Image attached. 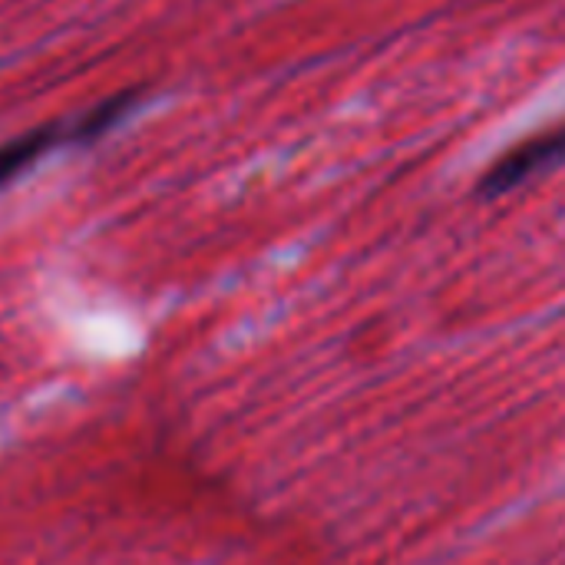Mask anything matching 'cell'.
<instances>
[{
    "instance_id": "7a4b0ae2",
    "label": "cell",
    "mask_w": 565,
    "mask_h": 565,
    "mask_svg": "<svg viewBox=\"0 0 565 565\" xmlns=\"http://www.w3.org/2000/svg\"><path fill=\"white\" fill-rule=\"evenodd\" d=\"M565 162V122L533 132L523 142H516L513 149H507L477 182V192L483 199H500L526 182H533L536 175L556 169Z\"/></svg>"
},
{
    "instance_id": "6da1fadb",
    "label": "cell",
    "mask_w": 565,
    "mask_h": 565,
    "mask_svg": "<svg viewBox=\"0 0 565 565\" xmlns=\"http://www.w3.org/2000/svg\"><path fill=\"white\" fill-rule=\"evenodd\" d=\"M146 99H149L146 86H129V89H119V93L93 103L83 113L40 122V126L26 129V132L13 136L7 142H0V189L13 185L20 175H26L36 162H43L56 149L103 142L126 119H132L146 106Z\"/></svg>"
}]
</instances>
